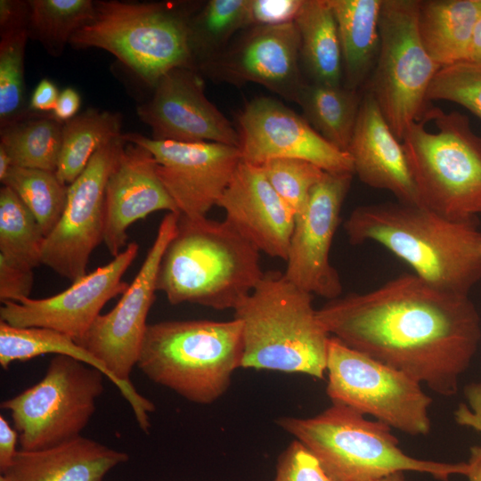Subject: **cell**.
<instances>
[{
  "instance_id": "cell-1",
  "label": "cell",
  "mask_w": 481,
  "mask_h": 481,
  "mask_svg": "<svg viewBox=\"0 0 481 481\" xmlns=\"http://www.w3.org/2000/svg\"><path fill=\"white\" fill-rule=\"evenodd\" d=\"M317 317L347 346L443 396L457 394L481 340L480 316L469 295L444 291L414 273L330 300Z\"/></svg>"
},
{
  "instance_id": "cell-2",
  "label": "cell",
  "mask_w": 481,
  "mask_h": 481,
  "mask_svg": "<svg viewBox=\"0 0 481 481\" xmlns=\"http://www.w3.org/2000/svg\"><path fill=\"white\" fill-rule=\"evenodd\" d=\"M350 243L377 242L414 274L444 291L469 295L481 279V229L477 217L452 220L420 206H359L344 224Z\"/></svg>"
},
{
  "instance_id": "cell-3",
  "label": "cell",
  "mask_w": 481,
  "mask_h": 481,
  "mask_svg": "<svg viewBox=\"0 0 481 481\" xmlns=\"http://www.w3.org/2000/svg\"><path fill=\"white\" fill-rule=\"evenodd\" d=\"M259 254L225 220L180 215L159 264L157 290L171 305L234 310L265 273Z\"/></svg>"
},
{
  "instance_id": "cell-4",
  "label": "cell",
  "mask_w": 481,
  "mask_h": 481,
  "mask_svg": "<svg viewBox=\"0 0 481 481\" xmlns=\"http://www.w3.org/2000/svg\"><path fill=\"white\" fill-rule=\"evenodd\" d=\"M233 318L242 324L241 368L323 379L330 335L317 317L313 295L284 273H265Z\"/></svg>"
},
{
  "instance_id": "cell-5",
  "label": "cell",
  "mask_w": 481,
  "mask_h": 481,
  "mask_svg": "<svg viewBox=\"0 0 481 481\" xmlns=\"http://www.w3.org/2000/svg\"><path fill=\"white\" fill-rule=\"evenodd\" d=\"M242 324L236 318L163 321L148 324L136 367L184 399L210 404L241 368Z\"/></svg>"
},
{
  "instance_id": "cell-6",
  "label": "cell",
  "mask_w": 481,
  "mask_h": 481,
  "mask_svg": "<svg viewBox=\"0 0 481 481\" xmlns=\"http://www.w3.org/2000/svg\"><path fill=\"white\" fill-rule=\"evenodd\" d=\"M276 423L312 451L337 481H372L404 471L447 481L469 472L468 462H438L404 453L391 428L345 404L332 403L314 417H281Z\"/></svg>"
},
{
  "instance_id": "cell-7",
  "label": "cell",
  "mask_w": 481,
  "mask_h": 481,
  "mask_svg": "<svg viewBox=\"0 0 481 481\" xmlns=\"http://www.w3.org/2000/svg\"><path fill=\"white\" fill-rule=\"evenodd\" d=\"M401 142L421 206L452 220L481 214V136L466 115L431 105Z\"/></svg>"
},
{
  "instance_id": "cell-8",
  "label": "cell",
  "mask_w": 481,
  "mask_h": 481,
  "mask_svg": "<svg viewBox=\"0 0 481 481\" xmlns=\"http://www.w3.org/2000/svg\"><path fill=\"white\" fill-rule=\"evenodd\" d=\"M191 19L168 3L95 2L94 19L69 44L103 49L150 86L168 71L192 68Z\"/></svg>"
},
{
  "instance_id": "cell-9",
  "label": "cell",
  "mask_w": 481,
  "mask_h": 481,
  "mask_svg": "<svg viewBox=\"0 0 481 481\" xmlns=\"http://www.w3.org/2000/svg\"><path fill=\"white\" fill-rule=\"evenodd\" d=\"M418 7L419 0H383L379 51L365 86L400 141L430 108L428 92L441 69L422 44Z\"/></svg>"
},
{
  "instance_id": "cell-10",
  "label": "cell",
  "mask_w": 481,
  "mask_h": 481,
  "mask_svg": "<svg viewBox=\"0 0 481 481\" xmlns=\"http://www.w3.org/2000/svg\"><path fill=\"white\" fill-rule=\"evenodd\" d=\"M104 377L79 360L55 355L41 380L0 404L12 419L19 449L42 450L81 436L103 393Z\"/></svg>"
},
{
  "instance_id": "cell-11",
  "label": "cell",
  "mask_w": 481,
  "mask_h": 481,
  "mask_svg": "<svg viewBox=\"0 0 481 481\" xmlns=\"http://www.w3.org/2000/svg\"><path fill=\"white\" fill-rule=\"evenodd\" d=\"M326 393L332 403L371 415L412 436L431 428V397L404 372L355 350L330 336Z\"/></svg>"
},
{
  "instance_id": "cell-12",
  "label": "cell",
  "mask_w": 481,
  "mask_h": 481,
  "mask_svg": "<svg viewBox=\"0 0 481 481\" xmlns=\"http://www.w3.org/2000/svg\"><path fill=\"white\" fill-rule=\"evenodd\" d=\"M179 213H167L135 278L118 304L100 314L78 345L97 358L124 386L135 389L130 375L137 364L157 291V277L164 251L175 234Z\"/></svg>"
},
{
  "instance_id": "cell-13",
  "label": "cell",
  "mask_w": 481,
  "mask_h": 481,
  "mask_svg": "<svg viewBox=\"0 0 481 481\" xmlns=\"http://www.w3.org/2000/svg\"><path fill=\"white\" fill-rule=\"evenodd\" d=\"M125 143L121 135L95 151L68 186L62 216L45 237L42 265L72 282L87 273L90 256L103 240L106 184Z\"/></svg>"
},
{
  "instance_id": "cell-14",
  "label": "cell",
  "mask_w": 481,
  "mask_h": 481,
  "mask_svg": "<svg viewBox=\"0 0 481 481\" xmlns=\"http://www.w3.org/2000/svg\"><path fill=\"white\" fill-rule=\"evenodd\" d=\"M122 137L153 155L159 177L178 212L191 219L207 217L217 206L241 161L239 148L232 145L159 141L135 133Z\"/></svg>"
},
{
  "instance_id": "cell-15",
  "label": "cell",
  "mask_w": 481,
  "mask_h": 481,
  "mask_svg": "<svg viewBox=\"0 0 481 481\" xmlns=\"http://www.w3.org/2000/svg\"><path fill=\"white\" fill-rule=\"evenodd\" d=\"M352 173L325 172L313 188L303 213L295 219L286 278L303 290L330 300L342 292L339 275L330 261V250Z\"/></svg>"
},
{
  "instance_id": "cell-16",
  "label": "cell",
  "mask_w": 481,
  "mask_h": 481,
  "mask_svg": "<svg viewBox=\"0 0 481 481\" xmlns=\"http://www.w3.org/2000/svg\"><path fill=\"white\" fill-rule=\"evenodd\" d=\"M237 118L243 161L260 165L272 159H297L325 172L354 174L347 152L333 146L304 117L277 100L256 98Z\"/></svg>"
},
{
  "instance_id": "cell-17",
  "label": "cell",
  "mask_w": 481,
  "mask_h": 481,
  "mask_svg": "<svg viewBox=\"0 0 481 481\" xmlns=\"http://www.w3.org/2000/svg\"><path fill=\"white\" fill-rule=\"evenodd\" d=\"M139 245L128 243L107 265L72 282L52 297L6 302L0 307V321L17 327L48 328L80 338L101 314L103 306L122 295L129 284L124 273L137 256Z\"/></svg>"
},
{
  "instance_id": "cell-18",
  "label": "cell",
  "mask_w": 481,
  "mask_h": 481,
  "mask_svg": "<svg viewBox=\"0 0 481 481\" xmlns=\"http://www.w3.org/2000/svg\"><path fill=\"white\" fill-rule=\"evenodd\" d=\"M150 101L137 109L152 139L181 143H218L239 147L238 131L207 98L192 68H176L153 87Z\"/></svg>"
},
{
  "instance_id": "cell-19",
  "label": "cell",
  "mask_w": 481,
  "mask_h": 481,
  "mask_svg": "<svg viewBox=\"0 0 481 481\" xmlns=\"http://www.w3.org/2000/svg\"><path fill=\"white\" fill-rule=\"evenodd\" d=\"M299 56V33L291 21L251 27L226 53L208 61V66L227 81L257 83L297 102L305 84Z\"/></svg>"
},
{
  "instance_id": "cell-20",
  "label": "cell",
  "mask_w": 481,
  "mask_h": 481,
  "mask_svg": "<svg viewBox=\"0 0 481 481\" xmlns=\"http://www.w3.org/2000/svg\"><path fill=\"white\" fill-rule=\"evenodd\" d=\"M160 210L179 213L159 177L153 155L126 142L105 189L102 241L110 254L115 257L126 248L130 225Z\"/></svg>"
},
{
  "instance_id": "cell-21",
  "label": "cell",
  "mask_w": 481,
  "mask_h": 481,
  "mask_svg": "<svg viewBox=\"0 0 481 481\" xmlns=\"http://www.w3.org/2000/svg\"><path fill=\"white\" fill-rule=\"evenodd\" d=\"M225 221L259 252L286 261L295 216L259 165L241 160L217 203Z\"/></svg>"
},
{
  "instance_id": "cell-22",
  "label": "cell",
  "mask_w": 481,
  "mask_h": 481,
  "mask_svg": "<svg viewBox=\"0 0 481 481\" xmlns=\"http://www.w3.org/2000/svg\"><path fill=\"white\" fill-rule=\"evenodd\" d=\"M347 153L352 159L354 175L363 183L392 192L397 201L420 205L402 142L367 90Z\"/></svg>"
},
{
  "instance_id": "cell-23",
  "label": "cell",
  "mask_w": 481,
  "mask_h": 481,
  "mask_svg": "<svg viewBox=\"0 0 481 481\" xmlns=\"http://www.w3.org/2000/svg\"><path fill=\"white\" fill-rule=\"evenodd\" d=\"M128 460L126 452L81 435L42 450H19L4 475L11 481H103Z\"/></svg>"
},
{
  "instance_id": "cell-24",
  "label": "cell",
  "mask_w": 481,
  "mask_h": 481,
  "mask_svg": "<svg viewBox=\"0 0 481 481\" xmlns=\"http://www.w3.org/2000/svg\"><path fill=\"white\" fill-rule=\"evenodd\" d=\"M48 354L70 356L102 371L129 404L139 428L143 432L150 430V413L155 411L154 404L136 389H130L120 383L74 338L48 328L17 327L0 321V365L4 370L14 362H26Z\"/></svg>"
},
{
  "instance_id": "cell-25",
  "label": "cell",
  "mask_w": 481,
  "mask_h": 481,
  "mask_svg": "<svg viewBox=\"0 0 481 481\" xmlns=\"http://www.w3.org/2000/svg\"><path fill=\"white\" fill-rule=\"evenodd\" d=\"M337 22L344 86L360 90L375 67L383 0H329Z\"/></svg>"
},
{
  "instance_id": "cell-26",
  "label": "cell",
  "mask_w": 481,
  "mask_h": 481,
  "mask_svg": "<svg viewBox=\"0 0 481 481\" xmlns=\"http://www.w3.org/2000/svg\"><path fill=\"white\" fill-rule=\"evenodd\" d=\"M480 16L481 0L419 1V33L441 68L466 61Z\"/></svg>"
},
{
  "instance_id": "cell-27",
  "label": "cell",
  "mask_w": 481,
  "mask_h": 481,
  "mask_svg": "<svg viewBox=\"0 0 481 481\" xmlns=\"http://www.w3.org/2000/svg\"><path fill=\"white\" fill-rule=\"evenodd\" d=\"M294 22L300 37V55L314 82L342 85L341 48L329 0H302Z\"/></svg>"
},
{
  "instance_id": "cell-28",
  "label": "cell",
  "mask_w": 481,
  "mask_h": 481,
  "mask_svg": "<svg viewBox=\"0 0 481 481\" xmlns=\"http://www.w3.org/2000/svg\"><path fill=\"white\" fill-rule=\"evenodd\" d=\"M363 94L344 85L304 84L297 102L304 118L326 141L347 152Z\"/></svg>"
},
{
  "instance_id": "cell-29",
  "label": "cell",
  "mask_w": 481,
  "mask_h": 481,
  "mask_svg": "<svg viewBox=\"0 0 481 481\" xmlns=\"http://www.w3.org/2000/svg\"><path fill=\"white\" fill-rule=\"evenodd\" d=\"M121 116L117 112L87 110L63 123L56 175L71 184L85 170L97 150L120 137Z\"/></svg>"
},
{
  "instance_id": "cell-30",
  "label": "cell",
  "mask_w": 481,
  "mask_h": 481,
  "mask_svg": "<svg viewBox=\"0 0 481 481\" xmlns=\"http://www.w3.org/2000/svg\"><path fill=\"white\" fill-rule=\"evenodd\" d=\"M63 123L53 116L19 119L1 127L0 146L12 166L56 172Z\"/></svg>"
},
{
  "instance_id": "cell-31",
  "label": "cell",
  "mask_w": 481,
  "mask_h": 481,
  "mask_svg": "<svg viewBox=\"0 0 481 481\" xmlns=\"http://www.w3.org/2000/svg\"><path fill=\"white\" fill-rule=\"evenodd\" d=\"M45 235L39 224L8 186L0 190V255L35 269L42 264Z\"/></svg>"
},
{
  "instance_id": "cell-32",
  "label": "cell",
  "mask_w": 481,
  "mask_h": 481,
  "mask_svg": "<svg viewBox=\"0 0 481 481\" xmlns=\"http://www.w3.org/2000/svg\"><path fill=\"white\" fill-rule=\"evenodd\" d=\"M28 4L29 37L53 55L61 53L74 33L95 14V2L91 0H30Z\"/></svg>"
},
{
  "instance_id": "cell-33",
  "label": "cell",
  "mask_w": 481,
  "mask_h": 481,
  "mask_svg": "<svg viewBox=\"0 0 481 481\" xmlns=\"http://www.w3.org/2000/svg\"><path fill=\"white\" fill-rule=\"evenodd\" d=\"M2 183L18 195L46 237L65 209L68 185L58 178L55 172L14 166Z\"/></svg>"
},
{
  "instance_id": "cell-34",
  "label": "cell",
  "mask_w": 481,
  "mask_h": 481,
  "mask_svg": "<svg viewBox=\"0 0 481 481\" xmlns=\"http://www.w3.org/2000/svg\"><path fill=\"white\" fill-rule=\"evenodd\" d=\"M249 0L208 1L199 14L191 19L193 56L213 60L235 32L249 27Z\"/></svg>"
},
{
  "instance_id": "cell-35",
  "label": "cell",
  "mask_w": 481,
  "mask_h": 481,
  "mask_svg": "<svg viewBox=\"0 0 481 481\" xmlns=\"http://www.w3.org/2000/svg\"><path fill=\"white\" fill-rule=\"evenodd\" d=\"M259 166L295 219L305 210L313 188L325 173L316 165L297 159H272Z\"/></svg>"
},
{
  "instance_id": "cell-36",
  "label": "cell",
  "mask_w": 481,
  "mask_h": 481,
  "mask_svg": "<svg viewBox=\"0 0 481 481\" xmlns=\"http://www.w3.org/2000/svg\"><path fill=\"white\" fill-rule=\"evenodd\" d=\"M28 29L1 34L0 122L4 127L21 118L24 86V55Z\"/></svg>"
},
{
  "instance_id": "cell-37",
  "label": "cell",
  "mask_w": 481,
  "mask_h": 481,
  "mask_svg": "<svg viewBox=\"0 0 481 481\" xmlns=\"http://www.w3.org/2000/svg\"><path fill=\"white\" fill-rule=\"evenodd\" d=\"M428 99L459 104L481 119V66L462 61L441 68L431 82Z\"/></svg>"
},
{
  "instance_id": "cell-38",
  "label": "cell",
  "mask_w": 481,
  "mask_h": 481,
  "mask_svg": "<svg viewBox=\"0 0 481 481\" xmlns=\"http://www.w3.org/2000/svg\"><path fill=\"white\" fill-rule=\"evenodd\" d=\"M273 481H337L305 444L294 440L280 455Z\"/></svg>"
},
{
  "instance_id": "cell-39",
  "label": "cell",
  "mask_w": 481,
  "mask_h": 481,
  "mask_svg": "<svg viewBox=\"0 0 481 481\" xmlns=\"http://www.w3.org/2000/svg\"><path fill=\"white\" fill-rule=\"evenodd\" d=\"M34 269L15 264L0 255V301L20 302L30 298Z\"/></svg>"
},
{
  "instance_id": "cell-40",
  "label": "cell",
  "mask_w": 481,
  "mask_h": 481,
  "mask_svg": "<svg viewBox=\"0 0 481 481\" xmlns=\"http://www.w3.org/2000/svg\"><path fill=\"white\" fill-rule=\"evenodd\" d=\"M302 0H249V28L294 21Z\"/></svg>"
},
{
  "instance_id": "cell-41",
  "label": "cell",
  "mask_w": 481,
  "mask_h": 481,
  "mask_svg": "<svg viewBox=\"0 0 481 481\" xmlns=\"http://www.w3.org/2000/svg\"><path fill=\"white\" fill-rule=\"evenodd\" d=\"M464 395L467 402L458 405L453 412L454 420L481 434V381L467 385Z\"/></svg>"
},
{
  "instance_id": "cell-42",
  "label": "cell",
  "mask_w": 481,
  "mask_h": 481,
  "mask_svg": "<svg viewBox=\"0 0 481 481\" xmlns=\"http://www.w3.org/2000/svg\"><path fill=\"white\" fill-rule=\"evenodd\" d=\"M29 4L28 1H0L1 34L20 29H28Z\"/></svg>"
},
{
  "instance_id": "cell-43",
  "label": "cell",
  "mask_w": 481,
  "mask_h": 481,
  "mask_svg": "<svg viewBox=\"0 0 481 481\" xmlns=\"http://www.w3.org/2000/svg\"><path fill=\"white\" fill-rule=\"evenodd\" d=\"M19 434L6 419L0 416V473L4 474L12 465L20 449L17 448Z\"/></svg>"
},
{
  "instance_id": "cell-44",
  "label": "cell",
  "mask_w": 481,
  "mask_h": 481,
  "mask_svg": "<svg viewBox=\"0 0 481 481\" xmlns=\"http://www.w3.org/2000/svg\"><path fill=\"white\" fill-rule=\"evenodd\" d=\"M59 94L60 93L55 84L47 78H44L39 81L34 89L30 98L29 107L36 111H53Z\"/></svg>"
},
{
  "instance_id": "cell-45",
  "label": "cell",
  "mask_w": 481,
  "mask_h": 481,
  "mask_svg": "<svg viewBox=\"0 0 481 481\" xmlns=\"http://www.w3.org/2000/svg\"><path fill=\"white\" fill-rule=\"evenodd\" d=\"M80 105L79 94L75 89L67 87L60 93L53 116L64 123L77 116Z\"/></svg>"
},
{
  "instance_id": "cell-46",
  "label": "cell",
  "mask_w": 481,
  "mask_h": 481,
  "mask_svg": "<svg viewBox=\"0 0 481 481\" xmlns=\"http://www.w3.org/2000/svg\"><path fill=\"white\" fill-rule=\"evenodd\" d=\"M468 464L469 472L466 477L469 480L481 481V445L470 447Z\"/></svg>"
},
{
  "instance_id": "cell-47",
  "label": "cell",
  "mask_w": 481,
  "mask_h": 481,
  "mask_svg": "<svg viewBox=\"0 0 481 481\" xmlns=\"http://www.w3.org/2000/svg\"><path fill=\"white\" fill-rule=\"evenodd\" d=\"M466 61L481 66V16L477 23Z\"/></svg>"
},
{
  "instance_id": "cell-48",
  "label": "cell",
  "mask_w": 481,
  "mask_h": 481,
  "mask_svg": "<svg viewBox=\"0 0 481 481\" xmlns=\"http://www.w3.org/2000/svg\"><path fill=\"white\" fill-rule=\"evenodd\" d=\"M12 162L8 155L7 151L0 146V181L1 183L5 179L10 169L12 167Z\"/></svg>"
},
{
  "instance_id": "cell-49",
  "label": "cell",
  "mask_w": 481,
  "mask_h": 481,
  "mask_svg": "<svg viewBox=\"0 0 481 481\" xmlns=\"http://www.w3.org/2000/svg\"><path fill=\"white\" fill-rule=\"evenodd\" d=\"M372 481H407L404 477V472H396L379 479Z\"/></svg>"
},
{
  "instance_id": "cell-50",
  "label": "cell",
  "mask_w": 481,
  "mask_h": 481,
  "mask_svg": "<svg viewBox=\"0 0 481 481\" xmlns=\"http://www.w3.org/2000/svg\"><path fill=\"white\" fill-rule=\"evenodd\" d=\"M0 481H11L5 475H0Z\"/></svg>"
}]
</instances>
